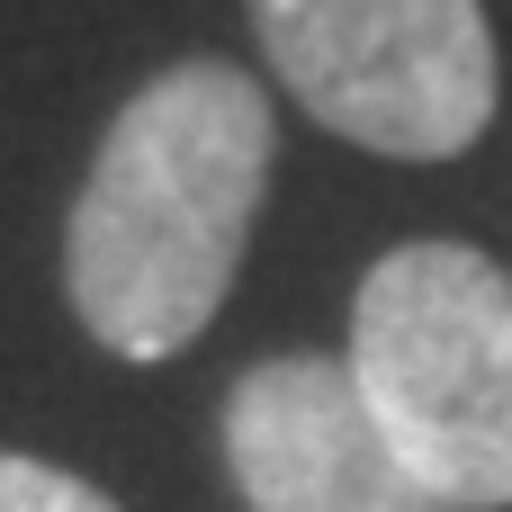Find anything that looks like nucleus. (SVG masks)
<instances>
[{"label": "nucleus", "instance_id": "f257e3e1", "mask_svg": "<svg viewBox=\"0 0 512 512\" xmlns=\"http://www.w3.org/2000/svg\"><path fill=\"white\" fill-rule=\"evenodd\" d=\"M270 90L216 54L153 72L99 135L63 225V288L117 360H171L225 306L270 198Z\"/></svg>", "mask_w": 512, "mask_h": 512}, {"label": "nucleus", "instance_id": "f03ea898", "mask_svg": "<svg viewBox=\"0 0 512 512\" xmlns=\"http://www.w3.org/2000/svg\"><path fill=\"white\" fill-rule=\"evenodd\" d=\"M351 387L450 512L512 504V279L477 243H396L360 279Z\"/></svg>", "mask_w": 512, "mask_h": 512}, {"label": "nucleus", "instance_id": "7ed1b4c3", "mask_svg": "<svg viewBox=\"0 0 512 512\" xmlns=\"http://www.w3.org/2000/svg\"><path fill=\"white\" fill-rule=\"evenodd\" d=\"M288 99L360 153L450 162L495 126V27L477 0H252Z\"/></svg>", "mask_w": 512, "mask_h": 512}, {"label": "nucleus", "instance_id": "20e7f679", "mask_svg": "<svg viewBox=\"0 0 512 512\" xmlns=\"http://www.w3.org/2000/svg\"><path fill=\"white\" fill-rule=\"evenodd\" d=\"M225 468L252 512H450L360 405L351 360L324 351H288L234 378Z\"/></svg>", "mask_w": 512, "mask_h": 512}, {"label": "nucleus", "instance_id": "39448f33", "mask_svg": "<svg viewBox=\"0 0 512 512\" xmlns=\"http://www.w3.org/2000/svg\"><path fill=\"white\" fill-rule=\"evenodd\" d=\"M0 512H117L90 477H72V468H54V459H18V450H0Z\"/></svg>", "mask_w": 512, "mask_h": 512}]
</instances>
